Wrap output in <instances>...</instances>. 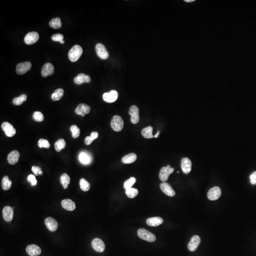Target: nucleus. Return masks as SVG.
I'll list each match as a JSON object with an SVG mask.
<instances>
[{
  "instance_id": "1",
  "label": "nucleus",
  "mask_w": 256,
  "mask_h": 256,
  "mask_svg": "<svg viewBox=\"0 0 256 256\" xmlns=\"http://www.w3.org/2000/svg\"><path fill=\"white\" fill-rule=\"evenodd\" d=\"M83 49L79 45H75L72 48L69 53V58L72 62L77 61L82 55Z\"/></svg>"
},
{
  "instance_id": "2",
  "label": "nucleus",
  "mask_w": 256,
  "mask_h": 256,
  "mask_svg": "<svg viewBox=\"0 0 256 256\" xmlns=\"http://www.w3.org/2000/svg\"><path fill=\"white\" fill-rule=\"evenodd\" d=\"M138 236L143 240L153 243L156 239L155 235L152 233L144 229H140L138 231Z\"/></svg>"
},
{
  "instance_id": "3",
  "label": "nucleus",
  "mask_w": 256,
  "mask_h": 256,
  "mask_svg": "<svg viewBox=\"0 0 256 256\" xmlns=\"http://www.w3.org/2000/svg\"><path fill=\"white\" fill-rule=\"evenodd\" d=\"M110 126L115 131H121L124 127V122L121 117L115 115L113 117L110 121Z\"/></svg>"
},
{
  "instance_id": "4",
  "label": "nucleus",
  "mask_w": 256,
  "mask_h": 256,
  "mask_svg": "<svg viewBox=\"0 0 256 256\" xmlns=\"http://www.w3.org/2000/svg\"><path fill=\"white\" fill-rule=\"evenodd\" d=\"M174 168H172L170 165L163 166L161 168L159 172V179L163 182H166L168 179L169 176L174 172Z\"/></svg>"
},
{
  "instance_id": "5",
  "label": "nucleus",
  "mask_w": 256,
  "mask_h": 256,
  "mask_svg": "<svg viewBox=\"0 0 256 256\" xmlns=\"http://www.w3.org/2000/svg\"><path fill=\"white\" fill-rule=\"evenodd\" d=\"M95 50L97 56L102 59H106L109 58L108 52L105 47L102 43H98L95 46Z\"/></svg>"
},
{
  "instance_id": "6",
  "label": "nucleus",
  "mask_w": 256,
  "mask_h": 256,
  "mask_svg": "<svg viewBox=\"0 0 256 256\" xmlns=\"http://www.w3.org/2000/svg\"><path fill=\"white\" fill-rule=\"evenodd\" d=\"M32 65L29 61L20 63L16 67V73L18 74H23L29 71L31 69Z\"/></svg>"
},
{
  "instance_id": "7",
  "label": "nucleus",
  "mask_w": 256,
  "mask_h": 256,
  "mask_svg": "<svg viewBox=\"0 0 256 256\" xmlns=\"http://www.w3.org/2000/svg\"><path fill=\"white\" fill-rule=\"evenodd\" d=\"M221 194L222 191L220 188L218 187H215L212 188L209 190L208 192L207 193V197L210 200H216L220 198Z\"/></svg>"
},
{
  "instance_id": "8",
  "label": "nucleus",
  "mask_w": 256,
  "mask_h": 256,
  "mask_svg": "<svg viewBox=\"0 0 256 256\" xmlns=\"http://www.w3.org/2000/svg\"><path fill=\"white\" fill-rule=\"evenodd\" d=\"M103 99L107 103H114L117 100L118 94L115 90H111L107 93H105L103 96Z\"/></svg>"
},
{
  "instance_id": "9",
  "label": "nucleus",
  "mask_w": 256,
  "mask_h": 256,
  "mask_svg": "<svg viewBox=\"0 0 256 256\" xmlns=\"http://www.w3.org/2000/svg\"><path fill=\"white\" fill-rule=\"evenodd\" d=\"M129 115L131 116V120L133 124H137L140 120L139 116V109L136 105H132L131 107L129 110Z\"/></svg>"
},
{
  "instance_id": "10",
  "label": "nucleus",
  "mask_w": 256,
  "mask_h": 256,
  "mask_svg": "<svg viewBox=\"0 0 256 256\" xmlns=\"http://www.w3.org/2000/svg\"><path fill=\"white\" fill-rule=\"evenodd\" d=\"M39 39V34L36 32H30L24 38V42L27 45H33L36 43Z\"/></svg>"
},
{
  "instance_id": "11",
  "label": "nucleus",
  "mask_w": 256,
  "mask_h": 256,
  "mask_svg": "<svg viewBox=\"0 0 256 256\" xmlns=\"http://www.w3.org/2000/svg\"><path fill=\"white\" fill-rule=\"evenodd\" d=\"M54 67L52 64L47 63L42 67L41 69V75L43 77L52 75L54 72Z\"/></svg>"
},
{
  "instance_id": "12",
  "label": "nucleus",
  "mask_w": 256,
  "mask_h": 256,
  "mask_svg": "<svg viewBox=\"0 0 256 256\" xmlns=\"http://www.w3.org/2000/svg\"><path fill=\"white\" fill-rule=\"evenodd\" d=\"M200 243V237L198 235L194 236L188 244V248L190 251H195L197 248Z\"/></svg>"
},
{
  "instance_id": "13",
  "label": "nucleus",
  "mask_w": 256,
  "mask_h": 256,
  "mask_svg": "<svg viewBox=\"0 0 256 256\" xmlns=\"http://www.w3.org/2000/svg\"><path fill=\"white\" fill-rule=\"evenodd\" d=\"M92 246L96 251L98 252H103L105 248L104 242L99 238L93 239L92 242Z\"/></svg>"
},
{
  "instance_id": "14",
  "label": "nucleus",
  "mask_w": 256,
  "mask_h": 256,
  "mask_svg": "<svg viewBox=\"0 0 256 256\" xmlns=\"http://www.w3.org/2000/svg\"><path fill=\"white\" fill-rule=\"evenodd\" d=\"M45 224L46 227L51 232H55L58 228V223L56 220L52 217H48L45 220Z\"/></svg>"
},
{
  "instance_id": "15",
  "label": "nucleus",
  "mask_w": 256,
  "mask_h": 256,
  "mask_svg": "<svg viewBox=\"0 0 256 256\" xmlns=\"http://www.w3.org/2000/svg\"><path fill=\"white\" fill-rule=\"evenodd\" d=\"M2 128L8 137H12L16 134V130L12 124L4 122L2 125Z\"/></svg>"
},
{
  "instance_id": "16",
  "label": "nucleus",
  "mask_w": 256,
  "mask_h": 256,
  "mask_svg": "<svg viewBox=\"0 0 256 256\" xmlns=\"http://www.w3.org/2000/svg\"><path fill=\"white\" fill-rule=\"evenodd\" d=\"M160 187L162 191L167 196L173 197L175 196L176 193L171 186L166 182H164L160 185Z\"/></svg>"
},
{
  "instance_id": "17",
  "label": "nucleus",
  "mask_w": 256,
  "mask_h": 256,
  "mask_svg": "<svg viewBox=\"0 0 256 256\" xmlns=\"http://www.w3.org/2000/svg\"><path fill=\"white\" fill-rule=\"evenodd\" d=\"M74 82L78 85L84 83H89L91 82V78L89 75H86L83 73L78 74L76 77L74 78Z\"/></svg>"
},
{
  "instance_id": "18",
  "label": "nucleus",
  "mask_w": 256,
  "mask_h": 256,
  "mask_svg": "<svg viewBox=\"0 0 256 256\" xmlns=\"http://www.w3.org/2000/svg\"><path fill=\"white\" fill-rule=\"evenodd\" d=\"M90 111V107L86 104H79L75 109V112L77 115L84 117V115L89 114Z\"/></svg>"
},
{
  "instance_id": "19",
  "label": "nucleus",
  "mask_w": 256,
  "mask_h": 256,
  "mask_svg": "<svg viewBox=\"0 0 256 256\" xmlns=\"http://www.w3.org/2000/svg\"><path fill=\"white\" fill-rule=\"evenodd\" d=\"M13 210L10 206H5L3 210V218L6 222H10L12 221L13 218Z\"/></svg>"
},
{
  "instance_id": "20",
  "label": "nucleus",
  "mask_w": 256,
  "mask_h": 256,
  "mask_svg": "<svg viewBox=\"0 0 256 256\" xmlns=\"http://www.w3.org/2000/svg\"><path fill=\"white\" fill-rule=\"evenodd\" d=\"M26 252L29 256H37L41 254V250L38 246L32 244L27 247Z\"/></svg>"
},
{
  "instance_id": "21",
  "label": "nucleus",
  "mask_w": 256,
  "mask_h": 256,
  "mask_svg": "<svg viewBox=\"0 0 256 256\" xmlns=\"http://www.w3.org/2000/svg\"><path fill=\"white\" fill-rule=\"evenodd\" d=\"M181 166L184 173L185 174H188L190 172L192 168V162L190 159L187 157L182 158Z\"/></svg>"
},
{
  "instance_id": "22",
  "label": "nucleus",
  "mask_w": 256,
  "mask_h": 256,
  "mask_svg": "<svg viewBox=\"0 0 256 256\" xmlns=\"http://www.w3.org/2000/svg\"><path fill=\"white\" fill-rule=\"evenodd\" d=\"M20 157V154L17 151H13L8 155L7 160L11 165H15L18 162Z\"/></svg>"
},
{
  "instance_id": "23",
  "label": "nucleus",
  "mask_w": 256,
  "mask_h": 256,
  "mask_svg": "<svg viewBox=\"0 0 256 256\" xmlns=\"http://www.w3.org/2000/svg\"><path fill=\"white\" fill-rule=\"evenodd\" d=\"M163 223L162 218L160 217H151L147 219L146 223L149 226L152 227H156L161 225Z\"/></svg>"
},
{
  "instance_id": "24",
  "label": "nucleus",
  "mask_w": 256,
  "mask_h": 256,
  "mask_svg": "<svg viewBox=\"0 0 256 256\" xmlns=\"http://www.w3.org/2000/svg\"><path fill=\"white\" fill-rule=\"evenodd\" d=\"M62 206L65 209L72 211L75 209V203L70 199H64L62 201Z\"/></svg>"
},
{
  "instance_id": "25",
  "label": "nucleus",
  "mask_w": 256,
  "mask_h": 256,
  "mask_svg": "<svg viewBox=\"0 0 256 256\" xmlns=\"http://www.w3.org/2000/svg\"><path fill=\"white\" fill-rule=\"evenodd\" d=\"M137 155L134 153H131L123 156L122 162L124 164H131L134 162L137 159Z\"/></svg>"
},
{
  "instance_id": "26",
  "label": "nucleus",
  "mask_w": 256,
  "mask_h": 256,
  "mask_svg": "<svg viewBox=\"0 0 256 256\" xmlns=\"http://www.w3.org/2000/svg\"><path fill=\"white\" fill-rule=\"evenodd\" d=\"M152 131L153 127L151 126H148L142 130V135L146 139H151V138H154Z\"/></svg>"
},
{
  "instance_id": "27",
  "label": "nucleus",
  "mask_w": 256,
  "mask_h": 256,
  "mask_svg": "<svg viewBox=\"0 0 256 256\" xmlns=\"http://www.w3.org/2000/svg\"><path fill=\"white\" fill-rule=\"evenodd\" d=\"M70 178L68 174L64 173L61 175L60 177V183L63 186L64 188L65 189L68 188V186L70 184Z\"/></svg>"
},
{
  "instance_id": "28",
  "label": "nucleus",
  "mask_w": 256,
  "mask_h": 256,
  "mask_svg": "<svg viewBox=\"0 0 256 256\" xmlns=\"http://www.w3.org/2000/svg\"><path fill=\"white\" fill-rule=\"evenodd\" d=\"M64 90L61 88L57 89L51 95V99L53 101H59L63 96Z\"/></svg>"
},
{
  "instance_id": "29",
  "label": "nucleus",
  "mask_w": 256,
  "mask_h": 256,
  "mask_svg": "<svg viewBox=\"0 0 256 256\" xmlns=\"http://www.w3.org/2000/svg\"><path fill=\"white\" fill-rule=\"evenodd\" d=\"M49 26L54 29H59L62 26L61 21L59 17L54 18L49 22Z\"/></svg>"
},
{
  "instance_id": "30",
  "label": "nucleus",
  "mask_w": 256,
  "mask_h": 256,
  "mask_svg": "<svg viewBox=\"0 0 256 256\" xmlns=\"http://www.w3.org/2000/svg\"><path fill=\"white\" fill-rule=\"evenodd\" d=\"M12 182L9 179L8 176H5L2 181V187L4 190H8L12 187Z\"/></svg>"
},
{
  "instance_id": "31",
  "label": "nucleus",
  "mask_w": 256,
  "mask_h": 256,
  "mask_svg": "<svg viewBox=\"0 0 256 256\" xmlns=\"http://www.w3.org/2000/svg\"><path fill=\"white\" fill-rule=\"evenodd\" d=\"M91 157L85 152H81L79 155V161L83 164H88L91 162Z\"/></svg>"
},
{
  "instance_id": "32",
  "label": "nucleus",
  "mask_w": 256,
  "mask_h": 256,
  "mask_svg": "<svg viewBox=\"0 0 256 256\" xmlns=\"http://www.w3.org/2000/svg\"><path fill=\"white\" fill-rule=\"evenodd\" d=\"M125 194L127 195V197L130 198H133L138 196L139 194L138 190L133 188H130L127 189L125 190Z\"/></svg>"
},
{
  "instance_id": "33",
  "label": "nucleus",
  "mask_w": 256,
  "mask_h": 256,
  "mask_svg": "<svg viewBox=\"0 0 256 256\" xmlns=\"http://www.w3.org/2000/svg\"><path fill=\"white\" fill-rule=\"evenodd\" d=\"M66 143L64 139H59L55 144V150L57 152H60L66 147Z\"/></svg>"
},
{
  "instance_id": "34",
  "label": "nucleus",
  "mask_w": 256,
  "mask_h": 256,
  "mask_svg": "<svg viewBox=\"0 0 256 256\" xmlns=\"http://www.w3.org/2000/svg\"><path fill=\"white\" fill-rule=\"evenodd\" d=\"M27 100V96L25 95H22L19 97H16L13 100V103L16 105H20Z\"/></svg>"
},
{
  "instance_id": "35",
  "label": "nucleus",
  "mask_w": 256,
  "mask_h": 256,
  "mask_svg": "<svg viewBox=\"0 0 256 256\" xmlns=\"http://www.w3.org/2000/svg\"><path fill=\"white\" fill-rule=\"evenodd\" d=\"M80 186L81 189L84 191H88L90 188V184L84 178H81L80 180Z\"/></svg>"
},
{
  "instance_id": "36",
  "label": "nucleus",
  "mask_w": 256,
  "mask_h": 256,
  "mask_svg": "<svg viewBox=\"0 0 256 256\" xmlns=\"http://www.w3.org/2000/svg\"><path fill=\"white\" fill-rule=\"evenodd\" d=\"M70 130L72 133V136L74 139L78 138L80 134V130L76 125H74L71 126Z\"/></svg>"
},
{
  "instance_id": "37",
  "label": "nucleus",
  "mask_w": 256,
  "mask_h": 256,
  "mask_svg": "<svg viewBox=\"0 0 256 256\" xmlns=\"http://www.w3.org/2000/svg\"><path fill=\"white\" fill-rule=\"evenodd\" d=\"M136 178L134 177H131L129 179L126 180L124 183L123 187L125 189L131 188L134 183L136 182Z\"/></svg>"
},
{
  "instance_id": "38",
  "label": "nucleus",
  "mask_w": 256,
  "mask_h": 256,
  "mask_svg": "<svg viewBox=\"0 0 256 256\" xmlns=\"http://www.w3.org/2000/svg\"><path fill=\"white\" fill-rule=\"evenodd\" d=\"M63 38L64 36L61 34H56L53 35L51 37V39L53 41L59 42L62 44L65 43V41H64Z\"/></svg>"
},
{
  "instance_id": "39",
  "label": "nucleus",
  "mask_w": 256,
  "mask_h": 256,
  "mask_svg": "<svg viewBox=\"0 0 256 256\" xmlns=\"http://www.w3.org/2000/svg\"><path fill=\"white\" fill-rule=\"evenodd\" d=\"M38 147L39 148H45L49 149L50 148V144L48 140H44V139H41L38 141Z\"/></svg>"
},
{
  "instance_id": "40",
  "label": "nucleus",
  "mask_w": 256,
  "mask_h": 256,
  "mask_svg": "<svg viewBox=\"0 0 256 256\" xmlns=\"http://www.w3.org/2000/svg\"><path fill=\"white\" fill-rule=\"evenodd\" d=\"M33 118L35 121L41 122L44 120V116L40 111H35L33 115Z\"/></svg>"
},
{
  "instance_id": "41",
  "label": "nucleus",
  "mask_w": 256,
  "mask_h": 256,
  "mask_svg": "<svg viewBox=\"0 0 256 256\" xmlns=\"http://www.w3.org/2000/svg\"><path fill=\"white\" fill-rule=\"evenodd\" d=\"M28 181L30 182L32 186H35L37 183V181L35 177L33 175H29L28 177Z\"/></svg>"
},
{
  "instance_id": "42",
  "label": "nucleus",
  "mask_w": 256,
  "mask_h": 256,
  "mask_svg": "<svg viewBox=\"0 0 256 256\" xmlns=\"http://www.w3.org/2000/svg\"><path fill=\"white\" fill-rule=\"evenodd\" d=\"M32 171L33 172L34 174L36 176H38V175H41L43 174L42 170L41 168L39 166H33L32 167Z\"/></svg>"
},
{
  "instance_id": "43",
  "label": "nucleus",
  "mask_w": 256,
  "mask_h": 256,
  "mask_svg": "<svg viewBox=\"0 0 256 256\" xmlns=\"http://www.w3.org/2000/svg\"><path fill=\"white\" fill-rule=\"evenodd\" d=\"M250 183L252 185H256V171L253 172L250 176Z\"/></svg>"
},
{
  "instance_id": "44",
  "label": "nucleus",
  "mask_w": 256,
  "mask_h": 256,
  "mask_svg": "<svg viewBox=\"0 0 256 256\" xmlns=\"http://www.w3.org/2000/svg\"><path fill=\"white\" fill-rule=\"evenodd\" d=\"M94 140L91 138L90 136H87L85 138L84 140V143L86 145H90Z\"/></svg>"
},
{
  "instance_id": "45",
  "label": "nucleus",
  "mask_w": 256,
  "mask_h": 256,
  "mask_svg": "<svg viewBox=\"0 0 256 256\" xmlns=\"http://www.w3.org/2000/svg\"><path fill=\"white\" fill-rule=\"evenodd\" d=\"M90 137L93 140H95V139H97L98 138V133L96 131H94V132H92V133H91Z\"/></svg>"
},
{
  "instance_id": "46",
  "label": "nucleus",
  "mask_w": 256,
  "mask_h": 256,
  "mask_svg": "<svg viewBox=\"0 0 256 256\" xmlns=\"http://www.w3.org/2000/svg\"><path fill=\"white\" fill-rule=\"evenodd\" d=\"M159 133H160V131H157V133H156V135H155L154 136V138H158V136H159Z\"/></svg>"
},
{
  "instance_id": "47",
  "label": "nucleus",
  "mask_w": 256,
  "mask_h": 256,
  "mask_svg": "<svg viewBox=\"0 0 256 256\" xmlns=\"http://www.w3.org/2000/svg\"><path fill=\"white\" fill-rule=\"evenodd\" d=\"M185 1L187 3H191L195 1V0H185Z\"/></svg>"
},
{
  "instance_id": "48",
  "label": "nucleus",
  "mask_w": 256,
  "mask_h": 256,
  "mask_svg": "<svg viewBox=\"0 0 256 256\" xmlns=\"http://www.w3.org/2000/svg\"><path fill=\"white\" fill-rule=\"evenodd\" d=\"M179 173V171H177V173Z\"/></svg>"
}]
</instances>
